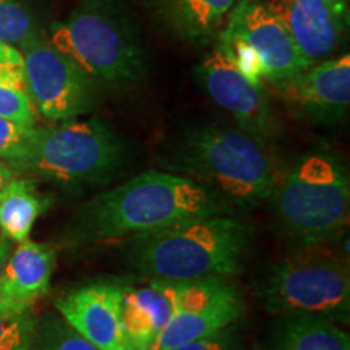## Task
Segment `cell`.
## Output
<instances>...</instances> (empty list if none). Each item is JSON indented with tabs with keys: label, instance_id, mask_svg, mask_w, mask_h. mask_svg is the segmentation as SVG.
Here are the masks:
<instances>
[{
	"label": "cell",
	"instance_id": "6da1fadb",
	"mask_svg": "<svg viewBox=\"0 0 350 350\" xmlns=\"http://www.w3.org/2000/svg\"><path fill=\"white\" fill-rule=\"evenodd\" d=\"M214 214L232 208L209 188L182 174L148 170L83 204L68 237L81 243L135 237Z\"/></svg>",
	"mask_w": 350,
	"mask_h": 350
},
{
	"label": "cell",
	"instance_id": "7a4b0ae2",
	"mask_svg": "<svg viewBox=\"0 0 350 350\" xmlns=\"http://www.w3.org/2000/svg\"><path fill=\"white\" fill-rule=\"evenodd\" d=\"M250 243V227L234 214L196 217L151 234L135 235L130 261L163 281H201L237 274Z\"/></svg>",
	"mask_w": 350,
	"mask_h": 350
},
{
	"label": "cell",
	"instance_id": "3957f363",
	"mask_svg": "<svg viewBox=\"0 0 350 350\" xmlns=\"http://www.w3.org/2000/svg\"><path fill=\"white\" fill-rule=\"evenodd\" d=\"M268 200L286 237L314 248L331 242L349 224V172L331 152H306L278 172Z\"/></svg>",
	"mask_w": 350,
	"mask_h": 350
},
{
	"label": "cell",
	"instance_id": "277c9868",
	"mask_svg": "<svg viewBox=\"0 0 350 350\" xmlns=\"http://www.w3.org/2000/svg\"><path fill=\"white\" fill-rule=\"evenodd\" d=\"M175 164L182 175L209 188L232 209L256 208L269 198L278 177L265 139L219 125L190 131L178 146Z\"/></svg>",
	"mask_w": 350,
	"mask_h": 350
},
{
	"label": "cell",
	"instance_id": "5b68a950",
	"mask_svg": "<svg viewBox=\"0 0 350 350\" xmlns=\"http://www.w3.org/2000/svg\"><path fill=\"white\" fill-rule=\"evenodd\" d=\"M49 42L93 81L124 85L144 73L137 28L120 0H83L51 25Z\"/></svg>",
	"mask_w": 350,
	"mask_h": 350
},
{
	"label": "cell",
	"instance_id": "8992f818",
	"mask_svg": "<svg viewBox=\"0 0 350 350\" xmlns=\"http://www.w3.org/2000/svg\"><path fill=\"white\" fill-rule=\"evenodd\" d=\"M124 161V143L104 122L65 120L36 129L25 151L7 165L15 174L31 175L67 187L106 180Z\"/></svg>",
	"mask_w": 350,
	"mask_h": 350
},
{
	"label": "cell",
	"instance_id": "52a82bcc",
	"mask_svg": "<svg viewBox=\"0 0 350 350\" xmlns=\"http://www.w3.org/2000/svg\"><path fill=\"white\" fill-rule=\"evenodd\" d=\"M269 312L349 321L350 273L344 260L305 248L273 266L261 286Z\"/></svg>",
	"mask_w": 350,
	"mask_h": 350
},
{
	"label": "cell",
	"instance_id": "ba28073f",
	"mask_svg": "<svg viewBox=\"0 0 350 350\" xmlns=\"http://www.w3.org/2000/svg\"><path fill=\"white\" fill-rule=\"evenodd\" d=\"M26 91L36 111L52 122L73 120L94 104V83L42 36L23 49Z\"/></svg>",
	"mask_w": 350,
	"mask_h": 350
},
{
	"label": "cell",
	"instance_id": "9c48e42d",
	"mask_svg": "<svg viewBox=\"0 0 350 350\" xmlns=\"http://www.w3.org/2000/svg\"><path fill=\"white\" fill-rule=\"evenodd\" d=\"M243 312L242 294L226 278L183 281L177 312L146 350H170L234 325Z\"/></svg>",
	"mask_w": 350,
	"mask_h": 350
},
{
	"label": "cell",
	"instance_id": "30bf717a",
	"mask_svg": "<svg viewBox=\"0 0 350 350\" xmlns=\"http://www.w3.org/2000/svg\"><path fill=\"white\" fill-rule=\"evenodd\" d=\"M198 77L209 98L234 117L239 129L265 142L275 135L278 122L262 85L248 80L222 47L200 64Z\"/></svg>",
	"mask_w": 350,
	"mask_h": 350
},
{
	"label": "cell",
	"instance_id": "8fae6325",
	"mask_svg": "<svg viewBox=\"0 0 350 350\" xmlns=\"http://www.w3.org/2000/svg\"><path fill=\"white\" fill-rule=\"evenodd\" d=\"M126 286L99 281L73 288L55 300L65 321L99 350H133L122 327V304Z\"/></svg>",
	"mask_w": 350,
	"mask_h": 350
},
{
	"label": "cell",
	"instance_id": "7c38bea8",
	"mask_svg": "<svg viewBox=\"0 0 350 350\" xmlns=\"http://www.w3.org/2000/svg\"><path fill=\"white\" fill-rule=\"evenodd\" d=\"M226 28L252 46L262 65V80L281 85L310 67L297 51L286 28L260 0H239Z\"/></svg>",
	"mask_w": 350,
	"mask_h": 350
},
{
	"label": "cell",
	"instance_id": "4fadbf2b",
	"mask_svg": "<svg viewBox=\"0 0 350 350\" xmlns=\"http://www.w3.org/2000/svg\"><path fill=\"white\" fill-rule=\"evenodd\" d=\"M262 3L286 28L310 65L326 59L342 42L349 10L325 0H265Z\"/></svg>",
	"mask_w": 350,
	"mask_h": 350
},
{
	"label": "cell",
	"instance_id": "5bb4252c",
	"mask_svg": "<svg viewBox=\"0 0 350 350\" xmlns=\"http://www.w3.org/2000/svg\"><path fill=\"white\" fill-rule=\"evenodd\" d=\"M282 99L314 122L344 117L350 104V55L313 64L291 80L275 85Z\"/></svg>",
	"mask_w": 350,
	"mask_h": 350
},
{
	"label": "cell",
	"instance_id": "9a60e30c",
	"mask_svg": "<svg viewBox=\"0 0 350 350\" xmlns=\"http://www.w3.org/2000/svg\"><path fill=\"white\" fill-rule=\"evenodd\" d=\"M180 282L150 279L144 287H126L122 327L133 350H146L177 312Z\"/></svg>",
	"mask_w": 350,
	"mask_h": 350
},
{
	"label": "cell",
	"instance_id": "2e32d148",
	"mask_svg": "<svg viewBox=\"0 0 350 350\" xmlns=\"http://www.w3.org/2000/svg\"><path fill=\"white\" fill-rule=\"evenodd\" d=\"M57 253L49 243L25 240L8 256L0 282V305L29 310L47 294Z\"/></svg>",
	"mask_w": 350,
	"mask_h": 350
},
{
	"label": "cell",
	"instance_id": "e0dca14e",
	"mask_svg": "<svg viewBox=\"0 0 350 350\" xmlns=\"http://www.w3.org/2000/svg\"><path fill=\"white\" fill-rule=\"evenodd\" d=\"M239 0H156L157 13L172 31L190 42H206L229 18Z\"/></svg>",
	"mask_w": 350,
	"mask_h": 350
},
{
	"label": "cell",
	"instance_id": "ac0fdd59",
	"mask_svg": "<svg viewBox=\"0 0 350 350\" xmlns=\"http://www.w3.org/2000/svg\"><path fill=\"white\" fill-rule=\"evenodd\" d=\"M269 350H350V338L334 321L314 314H286Z\"/></svg>",
	"mask_w": 350,
	"mask_h": 350
},
{
	"label": "cell",
	"instance_id": "d6986e66",
	"mask_svg": "<svg viewBox=\"0 0 350 350\" xmlns=\"http://www.w3.org/2000/svg\"><path fill=\"white\" fill-rule=\"evenodd\" d=\"M49 204L51 200L39 193L33 180L15 175L0 190V234L10 242H25Z\"/></svg>",
	"mask_w": 350,
	"mask_h": 350
},
{
	"label": "cell",
	"instance_id": "ffe728a7",
	"mask_svg": "<svg viewBox=\"0 0 350 350\" xmlns=\"http://www.w3.org/2000/svg\"><path fill=\"white\" fill-rule=\"evenodd\" d=\"M38 38V21L25 0H0V41L23 49Z\"/></svg>",
	"mask_w": 350,
	"mask_h": 350
},
{
	"label": "cell",
	"instance_id": "44dd1931",
	"mask_svg": "<svg viewBox=\"0 0 350 350\" xmlns=\"http://www.w3.org/2000/svg\"><path fill=\"white\" fill-rule=\"evenodd\" d=\"M29 350H99L83 338L60 314L47 313L38 319Z\"/></svg>",
	"mask_w": 350,
	"mask_h": 350
},
{
	"label": "cell",
	"instance_id": "7402d4cb",
	"mask_svg": "<svg viewBox=\"0 0 350 350\" xmlns=\"http://www.w3.org/2000/svg\"><path fill=\"white\" fill-rule=\"evenodd\" d=\"M38 318L31 308L18 310L0 305V350H29Z\"/></svg>",
	"mask_w": 350,
	"mask_h": 350
},
{
	"label": "cell",
	"instance_id": "603a6c76",
	"mask_svg": "<svg viewBox=\"0 0 350 350\" xmlns=\"http://www.w3.org/2000/svg\"><path fill=\"white\" fill-rule=\"evenodd\" d=\"M0 117L23 125H34L36 107L28 91L0 85Z\"/></svg>",
	"mask_w": 350,
	"mask_h": 350
},
{
	"label": "cell",
	"instance_id": "cb8c5ba5",
	"mask_svg": "<svg viewBox=\"0 0 350 350\" xmlns=\"http://www.w3.org/2000/svg\"><path fill=\"white\" fill-rule=\"evenodd\" d=\"M33 131L34 125H23L0 117V159H3V164L12 163L25 151Z\"/></svg>",
	"mask_w": 350,
	"mask_h": 350
},
{
	"label": "cell",
	"instance_id": "d4e9b609",
	"mask_svg": "<svg viewBox=\"0 0 350 350\" xmlns=\"http://www.w3.org/2000/svg\"><path fill=\"white\" fill-rule=\"evenodd\" d=\"M0 85L26 90L25 59L18 47L0 41Z\"/></svg>",
	"mask_w": 350,
	"mask_h": 350
},
{
	"label": "cell",
	"instance_id": "484cf974",
	"mask_svg": "<svg viewBox=\"0 0 350 350\" xmlns=\"http://www.w3.org/2000/svg\"><path fill=\"white\" fill-rule=\"evenodd\" d=\"M239 347H240V340H239L237 331H235L230 325L224 327V329L208 336V338L178 345V347L170 349V350H239Z\"/></svg>",
	"mask_w": 350,
	"mask_h": 350
},
{
	"label": "cell",
	"instance_id": "4316f807",
	"mask_svg": "<svg viewBox=\"0 0 350 350\" xmlns=\"http://www.w3.org/2000/svg\"><path fill=\"white\" fill-rule=\"evenodd\" d=\"M12 253V242L0 234V282H2L3 269H5L7 260Z\"/></svg>",
	"mask_w": 350,
	"mask_h": 350
},
{
	"label": "cell",
	"instance_id": "83f0119b",
	"mask_svg": "<svg viewBox=\"0 0 350 350\" xmlns=\"http://www.w3.org/2000/svg\"><path fill=\"white\" fill-rule=\"evenodd\" d=\"M15 172H13V170L8 167L7 164H3V163H0V190H2L3 187L7 185V182L8 180H12L13 177H15Z\"/></svg>",
	"mask_w": 350,
	"mask_h": 350
},
{
	"label": "cell",
	"instance_id": "f1b7e54d",
	"mask_svg": "<svg viewBox=\"0 0 350 350\" xmlns=\"http://www.w3.org/2000/svg\"><path fill=\"white\" fill-rule=\"evenodd\" d=\"M325 2L338 8H342V10H349V0H325Z\"/></svg>",
	"mask_w": 350,
	"mask_h": 350
}]
</instances>
